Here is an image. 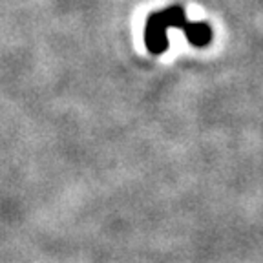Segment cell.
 <instances>
[{
    "instance_id": "6da1fadb",
    "label": "cell",
    "mask_w": 263,
    "mask_h": 263,
    "mask_svg": "<svg viewBox=\"0 0 263 263\" xmlns=\"http://www.w3.org/2000/svg\"><path fill=\"white\" fill-rule=\"evenodd\" d=\"M186 22L185 9L170 6L163 11H156L148 16L144 26V44L154 55H161L168 49V28H183Z\"/></svg>"
},
{
    "instance_id": "7a4b0ae2",
    "label": "cell",
    "mask_w": 263,
    "mask_h": 263,
    "mask_svg": "<svg viewBox=\"0 0 263 263\" xmlns=\"http://www.w3.org/2000/svg\"><path fill=\"white\" fill-rule=\"evenodd\" d=\"M181 29L185 33L186 41L196 48H205L212 41V28L206 22H185Z\"/></svg>"
}]
</instances>
